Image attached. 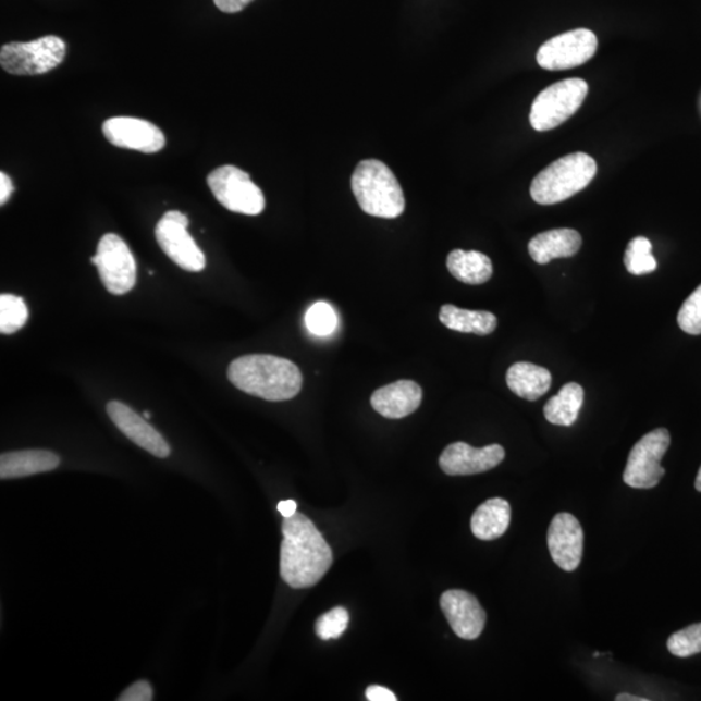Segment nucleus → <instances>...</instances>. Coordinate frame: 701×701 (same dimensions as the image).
I'll return each mask as SVG.
<instances>
[{"mask_svg":"<svg viewBox=\"0 0 701 701\" xmlns=\"http://www.w3.org/2000/svg\"><path fill=\"white\" fill-rule=\"evenodd\" d=\"M280 570L283 581L293 589H308L319 583L333 564V552L315 524L296 514L282 524Z\"/></svg>","mask_w":701,"mask_h":701,"instance_id":"obj_1","label":"nucleus"},{"mask_svg":"<svg viewBox=\"0 0 701 701\" xmlns=\"http://www.w3.org/2000/svg\"><path fill=\"white\" fill-rule=\"evenodd\" d=\"M227 379L244 393L268 402L293 399L300 393L303 376L293 361L273 355H246L232 361Z\"/></svg>","mask_w":701,"mask_h":701,"instance_id":"obj_2","label":"nucleus"},{"mask_svg":"<svg viewBox=\"0 0 701 701\" xmlns=\"http://www.w3.org/2000/svg\"><path fill=\"white\" fill-rule=\"evenodd\" d=\"M361 210L374 218L396 219L406 210V199L393 171L380 160H362L350 179Z\"/></svg>","mask_w":701,"mask_h":701,"instance_id":"obj_3","label":"nucleus"},{"mask_svg":"<svg viewBox=\"0 0 701 701\" xmlns=\"http://www.w3.org/2000/svg\"><path fill=\"white\" fill-rule=\"evenodd\" d=\"M598 171L595 160L575 152L554 161L532 180L530 194L538 205L562 204L591 184Z\"/></svg>","mask_w":701,"mask_h":701,"instance_id":"obj_4","label":"nucleus"},{"mask_svg":"<svg viewBox=\"0 0 701 701\" xmlns=\"http://www.w3.org/2000/svg\"><path fill=\"white\" fill-rule=\"evenodd\" d=\"M588 93L589 85L581 78H568L549 86L531 106V126L537 132L555 130L581 108Z\"/></svg>","mask_w":701,"mask_h":701,"instance_id":"obj_5","label":"nucleus"},{"mask_svg":"<svg viewBox=\"0 0 701 701\" xmlns=\"http://www.w3.org/2000/svg\"><path fill=\"white\" fill-rule=\"evenodd\" d=\"M66 53L64 40L46 36L32 42H12L0 50V64L16 76H35L57 69Z\"/></svg>","mask_w":701,"mask_h":701,"instance_id":"obj_6","label":"nucleus"},{"mask_svg":"<svg viewBox=\"0 0 701 701\" xmlns=\"http://www.w3.org/2000/svg\"><path fill=\"white\" fill-rule=\"evenodd\" d=\"M207 184L214 198L229 211L247 216H258L265 211L266 198L261 188L237 167L218 168L208 175Z\"/></svg>","mask_w":701,"mask_h":701,"instance_id":"obj_7","label":"nucleus"},{"mask_svg":"<svg viewBox=\"0 0 701 701\" xmlns=\"http://www.w3.org/2000/svg\"><path fill=\"white\" fill-rule=\"evenodd\" d=\"M91 265L97 266L108 293L124 295L136 285V260L130 247L116 234L103 235L99 241L97 255L91 258Z\"/></svg>","mask_w":701,"mask_h":701,"instance_id":"obj_8","label":"nucleus"},{"mask_svg":"<svg viewBox=\"0 0 701 701\" xmlns=\"http://www.w3.org/2000/svg\"><path fill=\"white\" fill-rule=\"evenodd\" d=\"M671 446V434L660 428L645 434L632 447L624 471V482L632 489H653L665 475L662 460Z\"/></svg>","mask_w":701,"mask_h":701,"instance_id":"obj_9","label":"nucleus"},{"mask_svg":"<svg viewBox=\"0 0 701 701\" xmlns=\"http://www.w3.org/2000/svg\"><path fill=\"white\" fill-rule=\"evenodd\" d=\"M187 226L186 214L170 211L158 222L155 235L160 248L174 265L187 272H201L206 268V256L188 234Z\"/></svg>","mask_w":701,"mask_h":701,"instance_id":"obj_10","label":"nucleus"},{"mask_svg":"<svg viewBox=\"0 0 701 701\" xmlns=\"http://www.w3.org/2000/svg\"><path fill=\"white\" fill-rule=\"evenodd\" d=\"M598 50V38L589 29L563 33L539 47L537 63L545 71H565L588 63Z\"/></svg>","mask_w":701,"mask_h":701,"instance_id":"obj_11","label":"nucleus"},{"mask_svg":"<svg viewBox=\"0 0 701 701\" xmlns=\"http://www.w3.org/2000/svg\"><path fill=\"white\" fill-rule=\"evenodd\" d=\"M103 134L110 144L145 153H155L165 146L164 133L150 121L136 118L106 120Z\"/></svg>","mask_w":701,"mask_h":701,"instance_id":"obj_12","label":"nucleus"},{"mask_svg":"<svg viewBox=\"0 0 701 701\" xmlns=\"http://www.w3.org/2000/svg\"><path fill=\"white\" fill-rule=\"evenodd\" d=\"M504 457L501 444L475 448L468 443L456 442L443 451L440 467L448 476H471L496 468Z\"/></svg>","mask_w":701,"mask_h":701,"instance_id":"obj_13","label":"nucleus"},{"mask_svg":"<svg viewBox=\"0 0 701 701\" xmlns=\"http://www.w3.org/2000/svg\"><path fill=\"white\" fill-rule=\"evenodd\" d=\"M552 561L565 571H575L583 555V530L570 514H558L552 520L548 534Z\"/></svg>","mask_w":701,"mask_h":701,"instance_id":"obj_14","label":"nucleus"},{"mask_svg":"<svg viewBox=\"0 0 701 701\" xmlns=\"http://www.w3.org/2000/svg\"><path fill=\"white\" fill-rule=\"evenodd\" d=\"M441 608L458 638L475 640L487 625V612L477 598L463 590H448L441 597Z\"/></svg>","mask_w":701,"mask_h":701,"instance_id":"obj_15","label":"nucleus"},{"mask_svg":"<svg viewBox=\"0 0 701 701\" xmlns=\"http://www.w3.org/2000/svg\"><path fill=\"white\" fill-rule=\"evenodd\" d=\"M107 414L121 433L137 444L140 448L147 451L153 456L165 458L171 455L170 444L157 429L147 422L144 416H140L121 402H110L107 404Z\"/></svg>","mask_w":701,"mask_h":701,"instance_id":"obj_16","label":"nucleus"},{"mask_svg":"<svg viewBox=\"0 0 701 701\" xmlns=\"http://www.w3.org/2000/svg\"><path fill=\"white\" fill-rule=\"evenodd\" d=\"M422 402V389L416 382L401 380L376 390L370 404L376 413L386 419H404L419 409Z\"/></svg>","mask_w":701,"mask_h":701,"instance_id":"obj_17","label":"nucleus"},{"mask_svg":"<svg viewBox=\"0 0 701 701\" xmlns=\"http://www.w3.org/2000/svg\"><path fill=\"white\" fill-rule=\"evenodd\" d=\"M582 246V237L573 229H555L536 235L529 242V254L538 265H549L551 260L570 258Z\"/></svg>","mask_w":701,"mask_h":701,"instance_id":"obj_18","label":"nucleus"},{"mask_svg":"<svg viewBox=\"0 0 701 701\" xmlns=\"http://www.w3.org/2000/svg\"><path fill=\"white\" fill-rule=\"evenodd\" d=\"M60 457L51 451L25 450L0 456V478H22L57 469Z\"/></svg>","mask_w":701,"mask_h":701,"instance_id":"obj_19","label":"nucleus"},{"mask_svg":"<svg viewBox=\"0 0 701 701\" xmlns=\"http://www.w3.org/2000/svg\"><path fill=\"white\" fill-rule=\"evenodd\" d=\"M511 505L502 497L490 499L478 507L471 516V532L481 541H494L508 530Z\"/></svg>","mask_w":701,"mask_h":701,"instance_id":"obj_20","label":"nucleus"},{"mask_svg":"<svg viewBox=\"0 0 701 701\" xmlns=\"http://www.w3.org/2000/svg\"><path fill=\"white\" fill-rule=\"evenodd\" d=\"M550 370L531 362H516L508 369L507 385L517 396L536 402L551 388Z\"/></svg>","mask_w":701,"mask_h":701,"instance_id":"obj_21","label":"nucleus"},{"mask_svg":"<svg viewBox=\"0 0 701 701\" xmlns=\"http://www.w3.org/2000/svg\"><path fill=\"white\" fill-rule=\"evenodd\" d=\"M447 268L457 281L467 285H482L487 283L494 272L488 255L478 251H464L454 249L448 255Z\"/></svg>","mask_w":701,"mask_h":701,"instance_id":"obj_22","label":"nucleus"},{"mask_svg":"<svg viewBox=\"0 0 701 701\" xmlns=\"http://www.w3.org/2000/svg\"><path fill=\"white\" fill-rule=\"evenodd\" d=\"M440 320L444 327L455 330V332L477 335H489L497 327V319L494 313L470 311V309H463L453 305H446L441 308Z\"/></svg>","mask_w":701,"mask_h":701,"instance_id":"obj_23","label":"nucleus"},{"mask_svg":"<svg viewBox=\"0 0 701 701\" xmlns=\"http://www.w3.org/2000/svg\"><path fill=\"white\" fill-rule=\"evenodd\" d=\"M583 396L585 391L581 385L576 382L566 383L558 394L545 404V420L558 427H571L583 406Z\"/></svg>","mask_w":701,"mask_h":701,"instance_id":"obj_24","label":"nucleus"},{"mask_svg":"<svg viewBox=\"0 0 701 701\" xmlns=\"http://www.w3.org/2000/svg\"><path fill=\"white\" fill-rule=\"evenodd\" d=\"M29 311L20 296L2 294L0 296V333L13 334L28 322Z\"/></svg>","mask_w":701,"mask_h":701,"instance_id":"obj_25","label":"nucleus"},{"mask_svg":"<svg viewBox=\"0 0 701 701\" xmlns=\"http://www.w3.org/2000/svg\"><path fill=\"white\" fill-rule=\"evenodd\" d=\"M624 262L629 273L643 275L656 271L657 262L652 255L651 242L644 237L634 238L626 248Z\"/></svg>","mask_w":701,"mask_h":701,"instance_id":"obj_26","label":"nucleus"},{"mask_svg":"<svg viewBox=\"0 0 701 701\" xmlns=\"http://www.w3.org/2000/svg\"><path fill=\"white\" fill-rule=\"evenodd\" d=\"M667 650L677 657H690L701 653V623L672 634Z\"/></svg>","mask_w":701,"mask_h":701,"instance_id":"obj_27","label":"nucleus"},{"mask_svg":"<svg viewBox=\"0 0 701 701\" xmlns=\"http://www.w3.org/2000/svg\"><path fill=\"white\" fill-rule=\"evenodd\" d=\"M306 325L312 334L325 336L334 332L339 325V319L332 306L325 302H319L308 309Z\"/></svg>","mask_w":701,"mask_h":701,"instance_id":"obj_28","label":"nucleus"},{"mask_svg":"<svg viewBox=\"0 0 701 701\" xmlns=\"http://www.w3.org/2000/svg\"><path fill=\"white\" fill-rule=\"evenodd\" d=\"M349 624V613L343 606L329 611L316 623V634L322 640L336 639L342 637Z\"/></svg>","mask_w":701,"mask_h":701,"instance_id":"obj_29","label":"nucleus"},{"mask_svg":"<svg viewBox=\"0 0 701 701\" xmlns=\"http://www.w3.org/2000/svg\"><path fill=\"white\" fill-rule=\"evenodd\" d=\"M678 325L685 333L701 334V285L693 292L680 307Z\"/></svg>","mask_w":701,"mask_h":701,"instance_id":"obj_30","label":"nucleus"},{"mask_svg":"<svg viewBox=\"0 0 701 701\" xmlns=\"http://www.w3.org/2000/svg\"><path fill=\"white\" fill-rule=\"evenodd\" d=\"M152 699V687L147 680H138V682L127 687L118 698L119 701H151Z\"/></svg>","mask_w":701,"mask_h":701,"instance_id":"obj_31","label":"nucleus"},{"mask_svg":"<svg viewBox=\"0 0 701 701\" xmlns=\"http://www.w3.org/2000/svg\"><path fill=\"white\" fill-rule=\"evenodd\" d=\"M366 697L369 701H396L394 692H391L386 687L382 686H369L366 692Z\"/></svg>","mask_w":701,"mask_h":701,"instance_id":"obj_32","label":"nucleus"},{"mask_svg":"<svg viewBox=\"0 0 701 701\" xmlns=\"http://www.w3.org/2000/svg\"><path fill=\"white\" fill-rule=\"evenodd\" d=\"M216 7L225 13L239 12L253 2V0H213Z\"/></svg>","mask_w":701,"mask_h":701,"instance_id":"obj_33","label":"nucleus"},{"mask_svg":"<svg viewBox=\"0 0 701 701\" xmlns=\"http://www.w3.org/2000/svg\"><path fill=\"white\" fill-rule=\"evenodd\" d=\"M13 193L12 181L4 172L0 173V205L4 206Z\"/></svg>","mask_w":701,"mask_h":701,"instance_id":"obj_34","label":"nucleus"},{"mask_svg":"<svg viewBox=\"0 0 701 701\" xmlns=\"http://www.w3.org/2000/svg\"><path fill=\"white\" fill-rule=\"evenodd\" d=\"M278 509L283 518L292 517L296 514L298 504H296V502L294 501H283L279 503Z\"/></svg>","mask_w":701,"mask_h":701,"instance_id":"obj_35","label":"nucleus"},{"mask_svg":"<svg viewBox=\"0 0 701 701\" xmlns=\"http://www.w3.org/2000/svg\"><path fill=\"white\" fill-rule=\"evenodd\" d=\"M616 701H649V699L632 697L629 696V693H619V696L616 698Z\"/></svg>","mask_w":701,"mask_h":701,"instance_id":"obj_36","label":"nucleus"},{"mask_svg":"<svg viewBox=\"0 0 701 701\" xmlns=\"http://www.w3.org/2000/svg\"><path fill=\"white\" fill-rule=\"evenodd\" d=\"M696 489L701 492V467L699 469V474L697 476V481H696Z\"/></svg>","mask_w":701,"mask_h":701,"instance_id":"obj_37","label":"nucleus"},{"mask_svg":"<svg viewBox=\"0 0 701 701\" xmlns=\"http://www.w3.org/2000/svg\"><path fill=\"white\" fill-rule=\"evenodd\" d=\"M144 417H145L146 420H150L151 419V414L147 413V410H146V413L144 414Z\"/></svg>","mask_w":701,"mask_h":701,"instance_id":"obj_38","label":"nucleus"}]
</instances>
